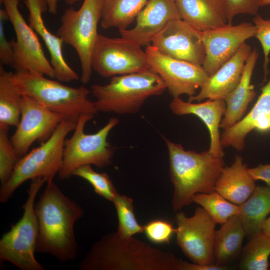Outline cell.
Returning <instances> with one entry per match:
<instances>
[{
  "mask_svg": "<svg viewBox=\"0 0 270 270\" xmlns=\"http://www.w3.org/2000/svg\"><path fill=\"white\" fill-rule=\"evenodd\" d=\"M192 201L204 209L214 221L220 225L238 214L240 210L239 206L228 200L216 191L197 194L192 196Z\"/></svg>",
  "mask_w": 270,
  "mask_h": 270,
  "instance_id": "f546056e",
  "label": "cell"
},
{
  "mask_svg": "<svg viewBox=\"0 0 270 270\" xmlns=\"http://www.w3.org/2000/svg\"><path fill=\"white\" fill-rule=\"evenodd\" d=\"M72 176L88 182L96 194L112 202L119 194L108 174L96 172L91 165H84L77 168L74 171Z\"/></svg>",
  "mask_w": 270,
  "mask_h": 270,
  "instance_id": "1f68e13d",
  "label": "cell"
},
{
  "mask_svg": "<svg viewBox=\"0 0 270 270\" xmlns=\"http://www.w3.org/2000/svg\"><path fill=\"white\" fill-rule=\"evenodd\" d=\"M13 78L22 96L34 98L66 120L76 123L83 114H98L94 102L88 98L90 90L85 86H68L59 81L28 72H16Z\"/></svg>",
  "mask_w": 270,
  "mask_h": 270,
  "instance_id": "5b68a950",
  "label": "cell"
},
{
  "mask_svg": "<svg viewBox=\"0 0 270 270\" xmlns=\"http://www.w3.org/2000/svg\"><path fill=\"white\" fill-rule=\"evenodd\" d=\"M270 256V238L262 231L252 236L242 248L240 268L243 270H268Z\"/></svg>",
  "mask_w": 270,
  "mask_h": 270,
  "instance_id": "f1b7e54d",
  "label": "cell"
},
{
  "mask_svg": "<svg viewBox=\"0 0 270 270\" xmlns=\"http://www.w3.org/2000/svg\"><path fill=\"white\" fill-rule=\"evenodd\" d=\"M76 123L64 120L50 138L18 160L8 181L0 189V202L5 203L25 182L38 178L54 180L62 166L66 137L74 131Z\"/></svg>",
  "mask_w": 270,
  "mask_h": 270,
  "instance_id": "8992f818",
  "label": "cell"
},
{
  "mask_svg": "<svg viewBox=\"0 0 270 270\" xmlns=\"http://www.w3.org/2000/svg\"><path fill=\"white\" fill-rule=\"evenodd\" d=\"M248 168L243 158L236 156L232 164L224 168L216 182L215 191L230 202L238 206L242 204L256 187Z\"/></svg>",
  "mask_w": 270,
  "mask_h": 270,
  "instance_id": "7402d4cb",
  "label": "cell"
},
{
  "mask_svg": "<svg viewBox=\"0 0 270 270\" xmlns=\"http://www.w3.org/2000/svg\"><path fill=\"white\" fill-rule=\"evenodd\" d=\"M91 90L98 112L132 114L139 112L149 98L162 94L166 86L157 74L150 70L114 76L108 84H94Z\"/></svg>",
  "mask_w": 270,
  "mask_h": 270,
  "instance_id": "277c9868",
  "label": "cell"
},
{
  "mask_svg": "<svg viewBox=\"0 0 270 270\" xmlns=\"http://www.w3.org/2000/svg\"><path fill=\"white\" fill-rule=\"evenodd\" d=\"M47 4L50 14L55 15L58 13V4L60 0H44Z\"/></svg>",
  "mask_w": 270,
  "mask_h": 270,
  "instance_id": "ab89813d",
  "label": "cell"
},
{
  "mask_svg": "<svg viewBox=\"0 0 270 270\" xmlns=\"http://www.w3.org/2000/svg\"><path fill=\"white\" fill-rule=\"evenodd\" d=\"M105 0H84L80 8L66 9L61 17L56 35L64 44L73 48L80 58L83 84H88L92 74V57L98 34Z\"/></svg>",
  "mask_w": 270,
  "mask_h": 270,
  "instance_id": "52a82bcc",
  "label": "cell"
},
{
  "mask_svg": "<svg viewBox=\"0 0 270 270\" xmlns=\"http://www.w3.org/2000/svg\"><path fill=\"white\" fill-rule=\"evenodd\" d=\"M114 204L118 214V226L116 234L122 239H128L144 232L143 226L138 222L134 212L133 200L118 194Z\"/></svg>",
  "mask_w": 270,
  "mask_h": 270,
  "instance_id": "4dcf8cb0",
  "label": "cell"
},
{
  "mask_svg": "<svg viewBox=\"0 0 270 270\" xmlns=\"http://www.w3.org/2000/svg\"><path fill=\"white\" fill-rule=\"evenodd\" d=\"M270 4V0H260V6H264Z\"/></svg>",
  "mask_w": 270,
  "mask_h": 270,
  "instance_id": "7bdbcfd3",
  "label": "cell"
},
{
  "mask_svg": "<svg viewBox=\"0 0 270 270\" xmlns=\"http://www.w3.org/2000/svg\"><path fill=\"white\" fill-rule=\"evenodd\" d=\"M13 76L0 64V127H16L20 122L23 96Z\"/></svg>",
  "mask_w": 270,
  "mask_h": 270,
  "instance_id": "4316f807",
  "label": "cell"
},
{
  "mask_svg": "<svg viewBox=\"0 0 270 270\" xmlns=\"http://www.w3.org/2000/svg\"><path fill=\"white\" fill-rule=\"evenodd\" d=\"M270 112V79L262 88V94L250 112L221 136L222 148L231 146L238 152L245 146L248 135L255 129L256 124Z\"/></svg>",
  "mask_w": 270,
  "mask_h": 270,
  "instance_id": "cb8c5ba5",
  "label": "cell"
},
{
  "mask_svg": "<svg viewBox=\"0 0 270 270\" xmlns=\"http://www.w3.org/2000/svg\"><path fill=\"white\" fill-rule=\"evenodd\" d=\"M9 20L6 10H0V64L11 66L14 58V48L9 42L4 32V23Z\"/></svg>",
  "mask_w": 270,
  "mask_h": 270,
  "instance_id": "8d00e7d4",
  "label": "cell"
},
{
  "mask_svg": "<svg viewBox=\"0 0 270 270\" xmlns=\"http://www.w3.org/2000/svg\"><path fill=\"white\" fill-rule=\"evenodd\" d=\"M148 0H108L104 2L101 26L106 30H127Z\"/></svg>",
  "mask_w": 270,
  "mask_h": 270,
  "instance_id": "83f0119b",
  "label": "cell"
},
{
  "mask_svg": "<svg viewBox=\"0 0 270 270\" xmlns=\"http://www.w3.org/2000/svg\"><path fill=\"white\" fill-rule=\"evenodd\" d=\"M46 182L44 178L32 180L28 199L22 206V217L0 240L1 262H8L22 270H44L35 258L38 227L34 205L37 194Z\"/></svg>",
  "mask_w": 270,
  "mask_h": 270,
  "instance_id": "9c48e42d",
  "label": "cell"
},
{
  "mask_svg": "<svg viewBox=\"0 0 270 270\" xmlns=\"http://www.w3.org/2000/svg\"><path fill=\"white\" fill-rule=\"evenodd\" d=\"M258 56L256 48L252 50L246 61L238 85L225 100L226 109L220 125V128L224 130L231 128L243 118L248 105L256 96L251 80Z\"/></svg>",
  "mask_w": 270,
  "mask_h": 270,
  "instance_id": "603a6c76",
  "label": "cell"
},
{
  "mask_svg": "<svg viewBox=\"0 0 270 270\" xmlns=\"http://www.w3.org/2000/svg\"><path fill=\"white\" fill-rule=\"evenodd\" d=\"M107 0H105V2H106Z\"/></svg>",
  "mask_w": 270,
  "mask_h": 270,
  "instance_id": "f6af8a7d",
  "label": "cell"
},
{
  "mask_svg": "<svg viewBox=\"0 0 270 270\" xmlns=\"http://www.w3.org/2000/svg\"><path fill=\"white\" fill-rule=\"evenodd\" d=\"M80 0H64V2L67 4L72 6Z\"/></svg>",
  "mask_w": 270,
  "mask_h": 270,
  "instance_id": "b9f144b4",
  "label": "cell"
},
{
  "mask_svg": "<svg viewBox=\"0 0 270 270\" xmlns=\"http://www.w3.org/2000/svg\"><path fill=\"white\" fill-rule=\"evenodd\" d=\"M142 47L131 40L99 34L92 54V70L106 78L152 70Z\"/></svg>",
  "mask_w": 270,
  "mask_h": 270,
  "instance_id": "30bf717a",
  "label": "cell"
},
{
  "mask_svg": "<svg viewBox=\"0 0 270 270\" xmlns=\"http://www.w3.org/2000/svg\"><path fill=\"white\" fill-rule=\"evenodd\" d=\"M182 20L198 30H212L228 24L226 0H175Z\"/></svg>",
  "mask_w": 270,
  "mask_h": 270,
  "instance_id": "44dd1931",
  "label": "cell"
},
{
  "mask_svg": "<svg viewBox=\"0 0 270 270\" xmlns=\"http://www.w3.org/2000/svg\"><path fill=\"white\" fill-rule=\"evenodd\" d=\"M170 108L177 116L192 114L199 118L210 132V144L209 152L216 156L224 158V152L221 144L220 128L222 117L226 109L225 100H208L204 102L194 104L186 102L178 98L172 101Z\"/></svg>",
  "mask_w": 270,
  "mask_h": 270,
  "instance_id": "ffe728a7",
  "label": "cell"
},
{
  "mask_svg": "<svg viewBox=\"0 0 270 270\" xmlns=\"http://www.w3.org/2000/svg\"><path fill=\"white\" fill-rule=\"evenodd\" d=\"M260 0H226L228 24H232L233 19L242 14L256 16Z\"/></svg>",
  "mask_w": 270,
  "mask_h": 270,
  "instance_id": "d590c367",
  "label": "cell"
},
{
  "mask_svg": "<svg viewBox=\"0 0 270 270\" xmlns=\"http://www.w3.org/2000/svg\"><path fill=\"white\" fill-rule=\"evenodd\" d=\"M34 210L38 227L36 252L50 254L62 262L74 260L78 248L74 225L84 216L82 207L52 180L46 182Z\"/></svg>",
  "mask_w": 270,
  "mask_h": 270,
  "instance_id": "6da1fadb",
  "label": "cell"
},
{
  "mask_svg": "<svg viewBox=\"0 0 270 270\" xmlns=\"http://www.w3.org/2000/svg\"><path fill=\"white\" fill-rule=\"evenodd\" d=\"M144 232L149 240L156 244H170L176 228L168 221L156 219L143 226Z\"/></svg>",
  "mask_w": 270,
  "mask_h": 270,
  "instance_id": "836d02e7",
  "label": "cell"
},
{
  "mask_svg": "<svg viewBox=\"0 0 270 270\" xmlns=\"http://www.w3.org/2000/svg\"><path fill=\"white\" fill-rule=\"evenodd\" d=\"M228 266H221L216 264L204 265L189 262L182 260V270H225Z\"/></svg>",
  "mask_w": 270,
  "mask_h": 270,
  "instance_id": "f35d334b",
  "label": "cell"
},
{
  "mask_svg": "<svg viewBox=\"0 0 270 270\" xmlns=\"http://www.w3.org/2000/svg\"><path fill=\"white\" fill-rule=\"evenodd\" d=\"M65 118L54 112L34 98L23 96L20 122L11 140L18 158L26 155L32 144L46 142Z\"/></svg>",
  "mask_w": 270,
  "mask_h": 270,
  "instance_id": "5bb4252c",
  "label": "cell"
},
{
  "mask_svg": "<svg viewBox=\"0 0 270 270\" xmlns=\"http://www.w3.org/2000/svg\"><path fill=\"white\" fill-rule=\"evenodd\" d=\"M239 206L238 215L246 236L262 232L270 214V187L256 186L248 200Z\"/></svg>",
  "mask_w": 270,
  "mask_h": 270,
  "instance_id": "484cf974",
  "label": "cell"
},
{
  "mask_svg": "<svg viewBox=\"0 0 270 270\" xmlns=\"http://www.w3.org/2000/svg\"><path fill=\"white\" fill-rule=\"evenodd\" d=\"M177 19L182 18L175 0H148L136 17V26L119 32L122 37L146 46L170 22Z\"/></svg>",
  "mask_w": 270,
  "mask_h": 270,
  "instance_id": "e0dca14e",
  "label": "cell"
},
{
  "mask_svg": "<svg viewBox=\"0 0 270 270\" xmlns=\"http://www.w3.org/2000/svg\"><path fill=\"white\" fill-rule=\"evenodd\" d=\"M29 12V24L45 43L50 56L56 78L62 82H70L79 80L78 74L68 64L63 54L62 40L57 35L52 34L46 26L42 14L48 10L44 0H25Z\"/></svg>",
  "mask_w": 270,
  "mask_h": 270,
  "instance_id": "d6986e66",
  "label": "cell"
},
{
  "mask_svg": "<svg viewBox=\"0 0 270 270\" xmlns=\"http://www.w3.org/2000/svg\"><path fill=\"white\" fill-rule=\"evenodd\" d=\"M95 116L92 114L81 116L72 136L66 140L63 162L58 174L60 180L71 178L74 171L82 166L94 165L103 168L112 164L114 152L108 138L112 130L119 124V120L112 118L97 132L86 134V124Z\"/></svg>",
  "mask_w": 270,
  "mask_h": 270,
  "instance_id": "ba28073f",
  "label": "cell"
},
{
  "mask_svg": "<svg viewBox=\"0 0 270 270\" xmlns=\"http://www.w3.org/2000/svg\"><path fill=\"white\" fill-rule=\"evenodd\" d=\"M10 128L0 127V180L1 186L6 184L12 176L19 160L11 139L8 136Z\"/></svg>",
  "mask_w": 270,
  "mask_h": 270,
  "instance_id": "d6a6232c",
  "label": "cell"
},
{
  "mask_svg": "<svg viewBox=\"0 0 270 270\" xmlns=\"http://www.w3.org/2000/svg\"><path fill=\"white\" fill-rule=\"evenodd\" d=\"M254 24L244 22L236 26L226 24L202 32L206 51L202 68L209 76L230 60L248 40L256 37Z\"/></svg>",
  "mask_w": 270,
  "mask_h": 270,
  "instance_id": "9a60e30c",
  "label": "cell"
},
{
  "mask_svg": "<svg viewBox=\"0 0 270 270\" xmlns=\"http://www.w3.org/2000/svg\"><path fill=\"white\" fill-rule=\"evenodd\" d=\"M145 52L151 70L162 78L174 98L196 95L209 78L202 66L170 56L152 44Z\"/></svg>",
  "mask_w": 270,
  "mask_h": 270,
  "instance_id": "4fadbf2b",
  "label": "cell"
},
{
  "mask_svg": "<svg viewBox=\"0 0 270 270\" xmlns=\"http://www.w3.org/2000/svg\"><path fill=\"white\" fill-rule=\"evenodd\" d=\"M253 22L256 30V37L261 44L264 54V82L270 72L268 64L270 54V20H265L260 16L256 15Z\"/></svg>",
  "mask_w": 270,
  "mask_h": 270,
  "instance_id": "e575fe53",
  "label": "cell"
},
{
  "mask_svg": "<svg viewBox=\"0 0 270 270\" xmlns=\"http://www.w3.org/2000/svg\"><path fill=\"white\" fill-rule=\"evenodd\" d=\"M267 118H268V122L270 124V112L267 115Z\"/></svg>",
  "mask_w": 270,
  "mask_h": 270,
  "instance_id": "ee69618b",
  "label": "cell"
},
{
  "mask_svg": "<svg viewBox=\"0 0 270 270\" xmlns=\"http://www.w3.org/2000/svg\"><path fill=\"white\" fill-rule=\"evenodd\" d=\"M252 50L250 45L244 44L230 60L209 76L198 94L189 97L188 102H200L205 99L225 100L238 85Z\"/></svg>",
  "mask_w": 270,
  "mask_h": 270,
  "instance_id": "ac0fdd59",
  "label": "cell"
},
{
  "mask_svg": "<svg viewBox=\"0 0 270 270\" xmlns=\"http://www.w3.org/2000/svg\"><path fill=\"white\" fill-rule=\"evenodd\" d=\"M249 173L255 181L264 182L270 187V164H260L258 166L248 168Z\"/></svg>",
  "mask_w": 270,
  "mask_h": 270,
  "instance_id": "74e56055",
  "label": "cell"
},
{
  "mask_svg": "<svg viewBox=\"0 0 270 270\" xmlns=\"http://www.w3.org/2000/svg\"><path fill=\"white\" fill-rule=\"evenodd\" d=\"M221 226L215 232L214 260L216 264L228 266L241 254L246 234L238 214Z\"/></svg>",
  "mask_w": 270,
  "mask_h": 270,
  "instance_id": "d4e9b609",
  "label": "cell"
},
{
  "mask_svg": "<svg viewBox=\"0 0 270 270\" xmlns=\"http://www.w3.org/2000/svg\"><path fill=\"white\" fill-rule=\"evenodd\" d=\"M176 243L184 254L195 264H216L214 248L217 224L202 207L188 217L182 212L176 216Z\"/></svg>",
  "mask_w": 270,
  "mask_h": 270,
  "instance_id": "7c38bea8",
  "label": "cell"
},
{
  "mask_svg": "<svg viewBox=\"0 0 270 270\" xmlns=\"http://www.w3.org/2000/svg\"><path fill=\"white\" fill-rule=\"evenodd\" d=\"M20 2L0 0L4 6L16 38V41L12 40L14 53L11 67L16 72H28L56 78L54 69L44 54L36 33L26 22L19 10Z\"/></svg>",
  "mask_w": 270,
  "mask_h": 270,
  "instance_id": "8fae6325",
  "label": "cell"
},
{
  "mask_svg": "<svg viewBox=\"0 0 270 270\" xmlns=\"http://www.w3.org/2000/svg\"><path fill=\"white\" fill-rule=\"evenodd\" d=\"M170 160V174L174 188L172 206L176 212L192 203L197 194H210L224 168V158L209 151L186 150L179 144L164 138Z\"/></svg>",
  "mask_w": 270,
  "mask_h": 270,
  "instance_id": "3957f363",
  "label": "cell"
},
{
  "mask_svg": "<svg viewBox=\"0 0 270 270\" xmlns=\"http://www.w3.org/2000/svg\"><path fill=\"white\" fill-rule=\"evenodd\" d=\"M151 44L170 56L199 66L205 60L202 32L182 19L170 22Z\"/></svg>",
  "mask_w": 270,
  "mask_h": 270,
  "instance_id": "2e32d148",
  "label": "cell"
},
{
  "mask_svg": "<svg viewBox=\"0 0 270 270\" xmlns=\"http://www.w3.org/2000/svg\"><path fill=\"white\" fill-rule=\"evenodd\" d=\"M182 260L134 238L104 236L80 262V270H182Z\"/></svg>",
  "mask_w": 270,
  "mask_h": 270,
  "instance_id": "7a4b0ae2",
  "label": "cell"
},
{
  "mask_svg": "<svg viewBox=\"0 0 270 270\" xmlns=\"http://www.w3.org/2000/svg\"><path fill=\"white\" fill-rule=\"evenodd\" d=\"M262 232L270 238V217L266 219L262 229Z\"/></svg>",
  "mask_w": 270,
  "mask_h": 270,
  "instance_id": "60d3db41",
  "label": "cell"
}]
</instances>
